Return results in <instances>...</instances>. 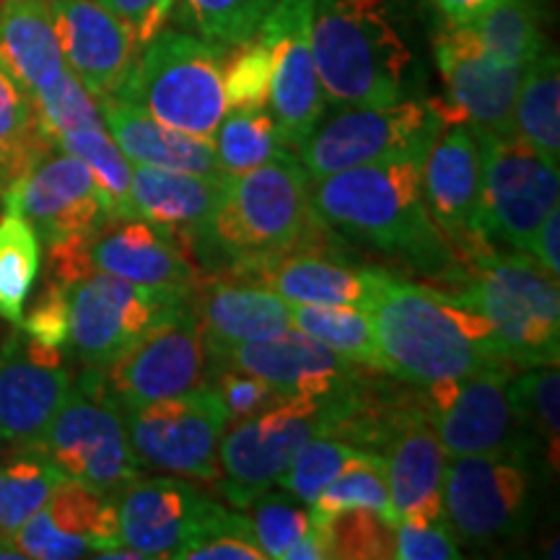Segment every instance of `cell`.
I'll list each match as a JSON object with an SVG mask.
<instances>
[{"mask_svg":"<svg viewBox=\"0 0 560 560\" xmlns=\"http://www.w3.org/2000/svg\"><path fill=\"white\" fill-rule=\"evenodd\" d=\"M420 161H376L314 179L312 210L335 234L402 257L423 276L465 280V265L431 219Z\"/></svg>","mask_w":560,"mask_h":560,"instance_id":"1","label":"cell"},{"mask_svg":"<svg viewBox=\"0 0 560 560\" xmlns=\"http://www.w3.org/2000/svg\"><path fill=\"white\" fill-rule=\"evenodd\" d=\"M384 371L431 387L482 371H514L493 327L480 314L389 272L366 306Z\"/></svg>","mask_w":560,"mask_h":560,"instance_id":"2","label":"cell"},{"mask_svg":"<svg viewBox=\"0 0 560 560\" xmlns=\"http://www.w3.org/2000/svg\"><path fill=\"white\" fill-rule=\"evenodd\" d=\"M293 249L335 252V231L312 210L310 177L301 161L280 151L255 170L226 174L219 213L195 257L231 270Z\"/></svg>","mask_w":560,"mask_h":560,"instance_id":"3","label":"cell"},{"mask_svg":"<svg viewBox=\"0 0 560 560\" xmlns=\"http://www.w3.org/2000/svg\"><path fill=\"white\" fill-rule=\"evenodd\" d=\"M312 52L335 107H387L402 100L410 50L387 0H314Z\"/></svg>","mask_w":560,"mask_h":560,"instance_id":"4","label":"cell"},{"mask_svg":"<svg viewBox=\"0 0 560 560\" xmlns=\"http://www.w3.org/2000/svg\"><path fill=\"white\" fill-rule=\"evenodd\" d=\"M465 270L467 285L450 299L493 327L506 359L514 366H558V278L524 252L490 249Z\"/></svg>","mask_w":560,"mask_h":560,"instance_id":"5","label":"cell"},{"mask_svg":"<svg viewBox=\"0 0 560 560\" xmlns=\"http://www.w3.org/2000/svg\"><path fill=\"white\" fill-rule=\"evenodd\" d=\"M226 47L190 32L161 30L140 47L115 96L149 112L153 120L187 136L213 138L223 115Z\"/></svg>","mask_w":560,"mask_h":560,"instance_id":"6","label":"cell"},{"mask_svg":"<svg viewBox=\"0 0 560 560\" xmlns=\"http://www.w3.org/2000/svg\"><path fill=\"white\" fill-rule=\"evenodd\" d=\"M363 376V374H361ZM325 397H296L242 418L223 433L219 446L221 490L236 509H247L257 495L276 486L306 441L335 436L353 408L355 384Z\"/></svg>","mask_w":560,"mask_h":560,"instance_id":"7","label":"cell"},{"mask_svg":"<svg viewBox=\"0 0 560 560\" xmlns=\"http://www.w3.org/2000/svg\"><path fill=\"white\" fill-rule=\"evenodd\" d=\"M39 446L68 480L117 495L140 478L125 410L112 395L104 369H83L60 410L42 433Z\"/></svg>","mask_w":560,"mask_h":560,"instance_id":"8","label":"cell"},{"mask_svg":"<svg viewBox=\"0 0 560 560\" xmlns=\"http://www.w3.org/2000/svg\"><path fill=\"white\" fill-rule=\"evenodd\" d=\"M446 128L425 102H395L387 107H342L332 120L317 125L299 145L301 166L312 182L350 166L376 161H420Z\"/></svg>","mask_w":560,"mask_h":560,"instance_id":"9","label":"cell"},{"mask_svg":"<svg viewBox=\"0 0 560 560\" xmlns=\"http://www.w3.org/2000/svg\"><path fill=\"white\" fill-rule=\"evenodd\" d=\"M475 138L480 145L478 231L490 247L509 244L529 252L537 229L560 202L558 166L516 136L475 130Z\"/></svg>","mask_w":560,"mask_h":560,"instance_id":"10","label":"cell"},{"mask_svg":"<svg viewBox=\"0 0 560 560\" xmlns=\"http://www.w3.org/2000/svg\"><path fill=\"white\" fill-rule=\"evenodd\" d=\"M68 293V350L83 369H107L145 330L185 304L192 289L179 285H140L130 280L89 272Z\"/></svg>","mask_w":560,"mask_h":560,"instance_id":"11","label":"cell"},{"mask_svg":"<svg viewBox=\"0 0 560 560\" xmlns=\"http://www.w3.org/2000/svg\"><path fill=\"white\" fill-rule=\"evenodd\" d=\"M229 423L226 405L213 387H195L125 412V429L140 467L202 482L221 480L219 446Z\"/></svg>","mask_w":560,"mask_h":560,"instance_id":"12","label":"cell"},{"mask_svg":"<svg viewBox=\"0 0 560 560\" xmlns=\"http://www.w3.org/2000/svg\"><path fill=\"white\" fill-rule=\"evenodd\" d=\"M452 459L441 486L452 535L467 545L520 535L529 514V475L522 454H465Z\"/></svg>","mask_w":560,"mask_h":560,"instance_id":"13","label":"cell"},{"mask_svg":"<svg viewBox=\"0 0 560 560\" xmlns=\"http://www.w3.org/2000/svg\"><path fill=\"white\" fill-rule=\"evenodd\" d=\"M206 366V342L190 293L185 304L174 306L151 330L140 335L120 359L112 361L104 369V376L112 395L128 412L202 387Z\"/></svg>","mask_w":560,"mask_h":560,"instance_id":"14","label":"cell"},{"mask_svg":"<svg viewBox=\"0 0 560 560\" xmlns=\"http://www.w3.org/2000/svg\"><path fill=\"white\" fill-rule=\"evenodd\" d=\"M5 213H19L37 231L47 249L70 242H89L112 215L109 200L81 159L62 153L45 156L5 190Z\"/></svg>","mask_w":560,"mask_h":560,"instance_id":"15","label":"cell"},{"mask_svg":"<svg viewBox=\"0 0 560 560\" xmlns=\"http://www.w3.org/2000/svg\"><path fill=\"white\" fill-rule=\"evenodd\" d=\"M314 0H276L260 26L272 47L270 107L283 149H296L325 115L317 62L312 52Z\"/></svg>","mask_w":560,"mask_h":560,"instance_id":"16","label":"cell"},{"mask_svg":"<svg viewBox=\"0 0 560 560\" xmlns=\"http://www.w3.org/2000/svg\"><path fill=\"white\" fill-rule=\"evenodd\" d=\"M511 371H482L423 387V405L444 454H522V425L511 408Z\"/></svg>","mask_w":560,"mask_h":560,"instance_id":"17","label":"cell"},{"mask_svg":"<svg viewBox=\"0 0 560 560\" xmlns=\"http://www.w3.org/2000/svg\"><path fill=\"white\" fill-rule=\"evenodd\" d=\"M420 179L431 219L465 268L493 249L478 231L480 145L470 122L446 125L439 132L420 166Z\"/></svg>","mask_w":560,"mask_h":560,"instance_id":"18","label":"cell"},{"mask_svg":"<svg viewBox=\"0 0 560 560\" xmlns=\"http://www.w3.org/2000/svg\"><path fill=\"white\" fill-rule=\"evenodd\" d=\"M206 359L210 371L236 369L255 374L283 400L332 395L350 387L363 374L361 366L332 353L296 327L268 340L206 348Z\"/></svg>","mask_w":560,"mask_h":560,"instance_id":"19","label":"cell"},{"mask_svg":"<svg viewBox=\"0 0 560 560\" xmlns=\"http://www.w3.org/2000/svg\"><path fill=\"white\" fill-rule=\"evenodd\" d=\"M433 55L450 107L475 130L514 136V102L524 68L503 66L480 50L462 24L446 26L433 39Z\"/></svg>","mask_w":560,"mask_h":560,"instance_id":"20","label":"cell"},{"mask_svg":"<svg viewBox=\"0 0 560 560\" xmlns=\"http://www.w3.org/2000/svg\"><path fill=\"white\" fill-rule=\"evenodd\" d=\"M58 348L13 332L0 348V441L37 444L70 392Z\"/></svg>","mask_w":560,"mask_h":560,"instance_id":"21","label":"cell"},{"mask_svg":"<svg viewBox=\"0 0 560 560\" xmlns=\"http://www.w3.org/2000/svg\"><path fill=\"white\" fill-rule=\"evenodd\" d=\"M11 537L26 558L37 560L86 558L120 548L117 495L66 480Z\"/></svg>","mask_w":560,"mask_h":560,"instance_id":"22","label":"cell"},{"mask_svg":"<svg viewBox=\"0 0 560 560\" xmlns=\"http://www.w3.org/2000/svg\"><path fill=\"white\" fill-rule=\"evenodd\" d=\"M66 68L96 102L115 96L140 45L122 19L100 0H47Z\"/></svg>","mask_w":560,"mask_h":560,"instance_id":"23","label":"cell"},{"mask_svg":"<svg viewBox=\"0 0 560 560\" xmlns=\"http://www.w3.org/2000/svg\"><path fill=\"white\" fill-rule=\"evenodd\" d=\"M231 276L262 285L289 304L353 306L366 312L389 272L382 268H355L335 260L325 249H293L231 268Z\"/></svg>","mask_w":560,"mask_h":560,"instance_id":"24","label":"cell"},{"mask_svg":"<svg viewBox=\"0 0 560 560\" xmlns=\"http://www.w3.org/2000/svg\"><path fill=\"white\" fill-rule=\"evenodd\" d=\"M387 467L389 522H446L441 486H444V446L425 412L423 395L402 412L382 450Z\"/></svg>","mask_w":560,"mask_h":560,"instance_id":"25","label":"cell"},{"mask_svg":"<svg viewBox=\"0 0 560 560\" xmlns=\"http://www.w3.org/2000/svg\"><path fill=\"white\" fill-rule=\"evenodd\" d=\"M86 260L91 272H107L140 285L192 289L200 278L187 244L138 215L104 223L86 244Z\"/></svg>","mask_w":560,"mask_h":560,"instance_id":"26","label":"cell"},{"mask_svg":"<svg viewBox=\"0 0 560 560\" xmlns=\"http://www.w3.org/2000/svg\"><path fill=\"white\" fill-rule=\"evenodd\" d=\"M206 495L177 478L132 480L117 493V524L125 548L149 558H172L192 535Z\"/></svg>","mask_w":560,"mask_h":560,"instance_id":"27","label":"cell"},{"mask_svg":"<svg viewBox=\"0 0 560 560\" xmlns=\"http://www.w3.org/2000/svg\"><path fill=\"white\" fill-rule=\"evenodd\" d=\"M226 177H202V174L153 170L136 164L130 170V200L138 219L177 234L195 252L208 240L223 200Z\"/></svg>","mask_w":560,"mask_h":560,"instance_id":"28","label":"cell"},{"mask_svg":"<svg viewBox=\"0 0 560 560\" xmlns=\"http://www.w3.org/2000/svg\"><path fill=\"white\" fill-rule=\"evenodd\" d=\"M192 306L206 348L268 340L291 330L289 301L247 280H200L192 285Z\"/></svg>","mask_w":560,"mask_h":560,"instance_id":"29","label":"cell"},{"mask_svg":"<svg viewBox=\"0 0 560 560\" xmlns=\"http://www.w3.org/2000/svg\"><path fill=\"white\" fill-rule=\"evenodd\" d=\"M104 128L120 145L125 159L132 164L153 166V170L202 174V177H226L215 159V145L210 138L187 136V132L166 128L153 120L149 112L120 96L100 100Z\"/></svg>","mask_w":560,"mask_h":560,"instance_id":"30","label":"cell"},{"mask_svg":"<svg viewBox=\"0 0 560 560\" xmlns=\"http://www.w3.org/2000/svg\"><path fill=\"white\" fill-rule=\"evenodd\" d=\"M0 60L32 96L66 73L47 0H0Z\"/></svg>","mask_w":560,"mask_h":560,"instance_id":"31","label":"cell"},{"mask_svg":"<svg viewBox=\"0 0 560 560\" xmlns=\"http://www.w3.org/2000/svg\"><path fill=\"white\" fill-rule=\"evenodd\" d=\"M514 136L535 149L550 166L560 161V66L545 50L524 68L514 102Z\"/></svg>","mask_w":560,"mask_h":560,"instance_id":"32","label":"cell"},{"mask_svg":"<svg viewBox=\"0 0 560 560\" xmlns=\"http://www.w3.org/2000/svg\"><path fill=\"white\" fill-rule=\"evenodd\" d=\"M462 26L472 34L482 52L503 66L527 68L548 50L537 0H495Z\"/></svg>","mask_w":560,"mask_h":560,"instance_id":"33","label":"cell"},{"mask_svg":"<svg viewBox=\"0 0 560 560\" xmlns=\"http://www.w3.org/2000/svg\"><path fill=\"white\" fill-rule=\"evenodd\" d=\"M52 151L55 143L39 128L34 96L0 60V185L3 190Z\"/></svg>","mask_w":560,"mask_h":560,"instance_id":"34","label":"cell"},{"mask_svg":"<svg viewBox=\"0 0 560 560\" xmlns=\"http://www.w3.org/2000/svg\"><path fill=\"white\" fill-rule=\"evenodd\" d=\"M66 480L39 446H13L0 465V535H13Z\"/></svg>","mask_w":560,"mask_h":560,"instance_id":"35","label":"cell"},{"mask_svg":"<svg viewBox=\"0 0 560 560\" xmlns=\"http://www.w3.org/2000/svg\"><path fill=\"white\" fill-rule=\"evenodd\" d=\"M291 325L332 353L369 371H384V361L371 330L369 314L353 306L289 304Z\"/></svg>","mask_w":560,"mask_h":560,"instance_id":"36","label":"cell"},{"mask_svg":"<svg viewBox=\"0 0 560 560\" xmlns=\"http://www.w3.org/2000/svg\"><path fill=\"white\" fill-rule=\"evenodd\" d=\"M39 272V240L19 213L0 219V317L19 325Z\"/></svg>","mask_w":560,"mask_h":560,"instance_id":"37","label":"cell"},{"mask_svg":"<svg viewBox=\"0 0 560 560\" xmlns=\"http://www.w3.org/2000/svg\"><path fill=\"white\" fill-rule=\"evenodd\" d=\"M348 509H369L389 520V488L384 457L376 452H363L348 462V467L330 486L310 503V522L327 524L335 514Z\"/></svg>","mask_w":560,"mask_h":560,"instance_id":"38","label":"cell"},{"mask_svg":"<svg viewBox=\"0 0 560 560\" xmlns=\"http://www.w3.org/2000/svg\"><path fill=\"white\" fill-rule=\"evenodd\" d=\"M55 149L81 159L89 166L104 198L109 200L115 219H132L136 215L130 200V164L107 130L86 128L62 132V136L55 138Z\"/></svg>","mask_w":560,"mask_h":560,"instance_id":"39","label":"cell"},{"mask_svg":"<svg viewBox=\"0 0 560 560\" xmlns=\"http://www.w3.org/2000/svg\"><path fill=\"white\" fill-rule=\"evenodd\" d=\"M172 560H265L249 516L206 501L192 535L174 550Z\"/></svg>","mask_w":560,"mask_h":560,"instance_id":"40","label":"cell"},{"mask_svg":"<svg viewBox=\"0 0 560 560\" xmlns=\"http://www.w3.org/2000/svg\"><path fill=\"white\" fill-rule=\"evenodd\" d=\"M506 395L522 431H532L542 439L548 462L558 470L560 452V376L558 366H529V371L506 382Z\"/></svg>","mask_w":560,"mask_h":560,"instance_id":"41","label":"cell"},{"mask_svg":"<svg viewBox=\"0 0 560 560\" xmlns=\"http://www.w3.org/2000/svg\"><path fill=\"white\" fill-rule=\"evenodd\" d=\"M215 132V159L223 174H244L285 151L276 120L262 109H226Z\"/></svg>","mask_w":560,"mask_h":560,"instance_id":"42","label":"cell"},{"mask_svg":"<svg viewBox=\"0 0 560 560\" xmlns=\"http://www.w3.org/2000/svg\"><path fill=\"white\" fill-rule=\"evenodd\" d=\"M276 0H182V21L219 47L242 45L260 32Z\"/></svg>","mask_w":560,"mask_h":560,"instance_id":"43","label":"cell"},{"mask_svg":"<svg viewBox=\"0 0 560 560\" xmlns=\"http://www.w3.org/2000/svg\"><path fill=\"white\" fill-rule=\"evenodd\" d=\"M363 452L366 450H359V446L348 444V441L338 436H317L306 441L293 454L291 465L276 480V486L283 488L285 493H291L301 503H312L322 493V488L330 486L346 470L348 462L361 457Z\"/></svg>","mask_w":560,"mask_h":560,"instance_id":"44","label":"cell"},{"mask_svg":"<svg viewBox=\"0 0 560 560\" xmlns=\"http://www.w3.org/2000/svg\"><path fill=\"white\" fill-rule=\"evenodd\" d=\"M234 55L223 58V96L226 109H265L270 100L272 47L260 34L234 47Z\"/></svg>","mask_w":560,"mask_h":560,"instance_id":"45","label":"cell"},{"mask_svg":"<svg viewBox=\"0 0 560 560\" xmlns=\"http://www.w3.org/2000/svg\"><path fill=\"white\" fill-rule=\"evenodd\" d=\"M34 107H37L39 128L47 138L52 140L62 132L86 130V128H104L100 104L81 81L70 70L60 75L52 86L42 89L34 94Z\"/></svg>","mask_w":560,"mask_h":560,"instance_id":"46","label":"cell"},{"mask_svg":"<svg viewBox=\"0 0 560 560\" xmlns=\"http://www.w3.org/2000/svg\"><path fill=\"white\" fill-rule=\"evenodd\" d=\"M332 558L384 560L395 558V524L369 509H348L325 524Z\"/></svg>","mask_w":560,"mask_h":560,"instance_id":"47","label":"cell"},{"mask_svg":"<svg viewBox=\"0 0 560 560\" xmlns=\"http://www.w3.org/2000/svg\"><path fill=\"white\" fill-rule=\"evenodd\" d=\"M247 509H252V529L265 558H285L310 529V511L283 488L265 490Z\"/></svg>","mask_w":560,"mask_h":560,"instance_id":"48","label":"cell"},{"mask_svg":"<svg viewBox=\"0 0 560 560\" xmlns=\"http://www.w3.org/2000/svg\"><path fill=\"white\" fill-rule=\"evenodd\" d=\"M210 382H213L215 395L226 405L231 420L234 418H252L257 412L272 408V405L283 402V397L276 389H270L255 374L236 369H215L210 371Z\"/></svg>","mask_w":560,"mask_h":560,"instance_id":"49","label":"cell"},{"mask_svg":"<svg viewBox=\"0 0 560 560\" xmlns=\"http://www.w3.org/2000/svg\"><path fill=\"white\" fill-rule=\"evenodd\" d=\"M395 558L400 560H459L457 537L446 522H410L395 524Z\"/></svg>","mask_w":560,"mask_h":560,"instance_id":"50","label":"cell"},{"mask_svg":"<svg viewBox=\"0 0 560 560\" xmlns=\"http://www.w3.org/2000/svg\"><path fill=\"white\" fill-rule=\"evenodd\" d=\"M19 330L26 338L42 342L47 348H68V293L66 283L50 280L47 289L34 304V310L21 317Z\"/></svg>","mask_w":560,"mask_h":560,"instance_id":"51","label":"cell"},{"mask_svg":"<svg viewBox=\"0 0 560 560\" xmlns=\"http://www.w3.org/2000/svg\"><path fill=\"white\" fill-rule=\"evenodd\" d=\"M100 3L107 5L117 19H122L136 34L138 45L143 47L172 16L177 0H100Z\"/></svg>","mask_w":560,"mask_h":560,"instance_id":"52","label":"cell"},{"mask_svg":"<svg viewBox=\"0 0 560 560\" xmlns=\"http://www.w3.org/2000/svg\"><path fill=\"white\" fill-rule=\"evenodd\" d=\"M558 244H560V210L556 208V210H550L548 219H545L542 226L537 229L535 240H532L529 252H527V255L537 257V262H540L542 268L556 278L560 272Z\"/></svg>","mask_w":560,"mask_h":560,"instance_id":"53","label":"cell"},{"mask_svg":"<svg viewBox=\"0 0 560 560\" xmlns=\"http://www.w3.org/2000/svg\"><path fill=\"white\" fill-rule=\"evenodd\" d=\"M330 535H327L325 524L310 522V529L304 532V537L285 552L283 560H330Z\"/></svg>","mask_w":560,"mask_h":560,"instance_id":"54","label":"cell"},{"mask_svg":"<svg viewBox=\"0 0 560 560\" xmlns=\"http://www.w3.org/2000/svg\"><path fill=\"white\" fill-rule=\"evenodd\" d=\"M431 3L444 13L446 21H452V24H465V21L478 16L480 11H486L488 5H493L495 0H431Z\"/></svg>","mask_w":560,"mask_h":560,"instance_id":"55","label":"cell"},{"mask_svg":"<svg viewBox=\"0 0 560 560\" xmlns=\"http://www.w3.org/2000/svg\"><path fill=\"white\" fill-rule=\"evenodd\" d=\"M0 192H3V185H0Z\"/></svg>","mask_w":560,"mask_h":560,"instance_id":"56","label":"cell"}]
</instances>
